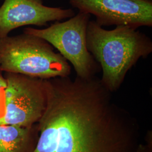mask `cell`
<instances>
[{"instance_id":"cell-6","label":"cell","mask_w":152,"mask_h":152,"mask_svg":"<svg viewBox=\"0 0 152 152\" xmlns=\"http://www.w3.org/2000/svg\"><path fill=\"white\" fill-rule=\"evenodd\" d=\"M79 12L92 15L102 27H152V0H69Z\"/></svg>"},{"instance_id":"cell-8","label":"cell","mask_w":152,"mask_h":152,"mask_svg":"<svg viewBox=\"0 0 152 152\" xmlns=\"http://www.w3.org/2000/svg\"><path fill=\"white\" fill-rule=\"evenodd\" d=\"M38 137L37 124L31 127L0 125V152H34Z\"/></svg>"},{"instance_id":"cell-1","label":"cell","mask_w":152,"mask_h":152,"mask_svg":"<svg viewBox=\"0 0 152 152\" xmlns=\"http://www.w3.org/2000/svg\"><path fill=\"white\" fill-rule=\"evenodd\" d=\"M46 105L34 152H136V119L112 99L96 76L44 80Z\"/></svg>"},{"instance_id":"cell-3","label":"cell","mask_w":152,"mask_h":152,"mask_svg":"<svg viewBox=\"0 0 152 152\" xmlns=\"http://www.w3.org/2000/svg\"><path fill=\"white\" fill-rule=\"evenodd\" d=\"M0 68L42 80L69 76L72 71L69 62L48 42L24 32L0 38Z\"/></svg>"},{"instance_id":"cell-5","label":"cell","mask_w":152,"mask_h":152,"mask_svg":"<svg viewBox=\"0 0 152 152\" xmlns=\"http://www.w3.org/2000/svg\"><path fill=\"white\" fill-rule=\"evenodd\" d=\"M4 76L5 113L0 125L31 127L37 124L46 105L44 80L12 73H4Z\"/></svg>"},{"instance_id":"cell-9","label":"cell","mask_w":152,"mask_h":152,"mask_svg":"<svg viewBox=\"0 0 152 152\" xmlns=\"http://www.w3.org/2000/svg\"><path fill=\"white\" fill-rule=\"evenodd\" d=\"M7 82L4 72L0 68V119L5 113L6 90Z\"/></svg>"},{"instance_id":"cell-10","label":"cell","mask_w":152,"mask_h":152,"mask_svg":"<svg viewBox=\"0 0 152 152\" xmlns=\"http://www.w3.org/2000/svg\"><path fill=\"white\" fill-rule=\"evenodd\" d=\"M136 152H152V135L151 131L147 134L146 140L144 143H140Z\"/></svg>"},{"instance_id":"cell-4","label":"cell","mask_w":152,"mask_h":152,"mask_svg":"<svg viewBox=\"0 0 152 152\" xmlns=\"http://www.w3.org/2000/svg\"><path fill=\"white\" fill-rule=\"evenodd\" d=\"M90 18L88 14L78 12L64 22L56 21L44 29L27 28L23 32L46 40L73 65L77 77L89 79L101 71L87 49L86 32Z\"/></svg>"},{"instance_id":"cell-2","label":"cell","mask_w":152,"mask_h":152,"mask_svg":"<svg viewBox=\"0 0 152 152\" xmlns=\"http://www.w3.org/2000/svg\"><path fill=\"white\" fill-rule=\"evenodd\" d=\"M137 29L117 26L107 30L91 20L88 24L87 50L100 66L102 84L112 93L120 88L138 60L152 53L151 39Z\"/></svg>"},{"instance_id":"cell-7","label":"cell","mask_w":152,"mask_h":152,"mask_svg":"<svg viewBox=\"0 0 152 152\" xmlns=\"http://www.w3.org/2000/svg\"><path fill=\"white\" fill-rule=\"evenodd\" d=\"M76 15L71 9L49 7L43 0H4L0 6V38L26 26L42 27Z\"/></svg>"}]
</instances>
